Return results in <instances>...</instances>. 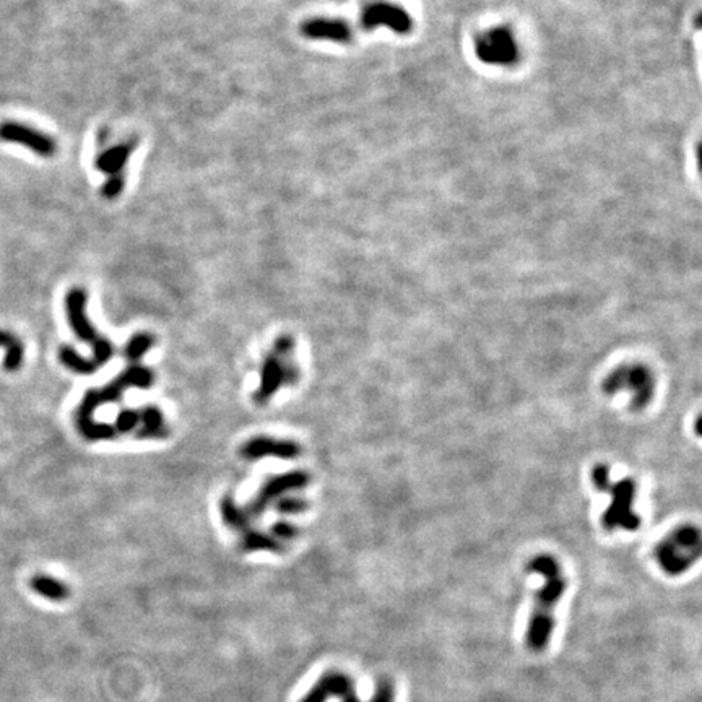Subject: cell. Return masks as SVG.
Returning <instances> with one entry per match:
<instances>
[{
  "mask_svg": "<svg viewBox=\"0 0 702 702\" xmlns=\"http://www.w3.org/2000/svg\"><path fill=\"white\" fill-rule=\"evenodd\" d=\"M133 150H136V142H126L117 147L109 148V150H106L98 156V160H96V168H98L101 172L109 176L121 174L124 166L127 165L129 160H131Z\"/></svg>",
  "mask_w": 702,
  "mask_h": 702,
  "instance_id": "cell-12",
  "label": "cell"
},
{
  "mask_svg": "<svg viewBox=\"0 0 702 702\" xmlns=\"http://www.w3.org/2000/svg\"><path fill=\"white\" fill-rule=\"evenodd\" d=\"M0 140L26 147L28 150L36 153L41 158H51L57 152V143L54 138L20 122L0 124Z\"/></svg>",
  "mask_w": 702,
  "mask_h": 702,
  "instance_id": "cell-4",
  "label": "cell"
},
{
  "mask_svg": "<svg viewBox=\"0 0 702 702\" xmlns=\"http://www.w3.org/2000/svg\"><path fill=\"white\" fill-rule=\"evenodd\" d=\"M153 343H155V338L150 334L133 335L126 345V357L132 361H138L152 348Z\"/></svg>",
  "mask_w": 702,
  "mask_h": 702,
  "instance_id": "cell-19",
  "label": "cell"
},
{
  "mask_svg": "<svg viewBox=\"0 0 702 702\" xmlns=\"http://www.w3.org/2000/svg\"><path fill=\"white\" fill-rule=\"evenodd\" d=\"M0 346L7 350V357L6 361H3V368L7 371H17L20 369L23 363V345L22 341L17 338L15 335L8 334L6 330H0Z\"/></svg>",
  "mask_w": 702,
  "mask_h": 702,
  "instance_id": "cell-15",
  "label": "cell"
},
{
  "mask_svg": "<svg viewBox=\"0 0 702 702\" xmlns=\"http://www.w3.org/2000/svg\"><path fill=\"white\" fill-rule=\"evenodd\" d=\"M30 587L33 589V592L51 600V602H64L70 595V589L67 587V584L59 579H54V577L42 574L33 577L30 580Z\"/></svg>",
  "mask_w": 702,
  "mask_h": 702,
  "instance_id": "cell-13",
  "label": "cell"
},
{
  "mask_svg": "<svg viewBox=\"0 0 702 702\" xmlns=\"http://www.w3.org/2000/svg\"><path fill=\"white\" fill-rule=\"evenodd\" d=\"M528 571L543 579V585L535 595L525 631L527 648L533 653H541L550 647L555 631V610L566 592L567 580L562 566L551 555H538L528 562Z\"/></svg>",
  "mask_w": 702,
  "mask_h": 702,
  "instance_id": "cell-1",
  "label": "cell"
},
{
  "mask_svg": "<svg viewBox=\"0 0 702 702\" xmlns=\"http://www.w3.org/2000/svg\"><path fill=\"white\" fill-rule=\"evenodd\" d=\"M272 533L278 538H285V540H290V538L296 537L297 528L290 522H277L275 525L272 527Z\"/></svg>",
  "mask_w": 702,
  "mask_h": 702,
  "instance_id": "cell-24",
  "label": "cell"
},
{
  "mask_svg": "<svg viewBox=\"0 0 702 702\" xmlns=\"http://www.w3.org/2000/svg\"><path fill=\"white\" fill-rule=\"evenodd\" d=\"M220 512H221V517H223V522L229 528H233V530L246 532V528L249 527V514L244 512L243 509L239 507L238 504L234 503L229 496L221 499Z\"/></svg>",
  "mask_w": 702,
  "mask_h": 702,
  "instance_id": "cell-14",
  "label": "cell"
},
{
  "mask_svg": "<svg viewBox=\"0 0 702 702\" xmlns=\"http://www.w3.org/2000/svg\"><path fill=\"white\" fill-rule=\"evenodd\" d=\"M293 348H295V340H293L290 335H281L278 336L275 345H273V353L283 359L286 358L288 354H291Z\"/></svg>",
  "mask_w": 702,
  "mask_h": 702,
  "instance_id": "cell-23",
  "label": "cell"
},
{
  "mask_svg": "<svg viewBox=\"0 0 702 702\" xmlns=\"http://www.w3.org/2000/svg\"><path fill=\"white\" fill-rule=\"evenodd\" d=\"M124 187H126V181H124V177L121 174L111 176L108 182L103 186V189H101V194H103L104 199L114 200L122 194Z\"/></svg>",
  "mask_w": 702,
  "mask_h": 702,
  "instance_id": "cell-21",
  "label": "cell"
},
{
  "mask_svg": "<svg viewBox=\"0 0 702 702\" xmlns=\"http://www.w3.org/2000/svg\"><path fill=\"white\" fill-rule=\"evenodd\" d=\"M152 382H153V374H152L150 369L138 366V364H133V366L129 368L127 371H124L121 376L115 377L114 381L109 384V386H106L104 389H99L98 397H99L101 405H103V403L119 400L127 387L145 389L148 386H152Z\"/></svg>",
  "mask_w": 702,
  "mask_h": 702,
  "instance_id": "cell-10",
  "label": "cell"
},
{
  "mask_svg": "<svg viewBox=\"0 0 702 702\" xmlns=\"http://www.w3.org/2000/svg\"><path fill=\"white\" fill-rule=\"evenodd\" d=\"M307 483H309V475L306 472H290L286 475H280V477L270 478L266 484H263L262 489L257 494V498L254 499L251 506H249L247 514H251V516H261L272 499L280 496V494L285 491L304 488Z\"/></svg>",
  "mask_w": 702,
  "mask_h": 702,
  "instance_id": "cell-7",
  "label": "cell"
},
{
  "mask_svg": "<svg viewBox=\"0 0 702 702\" xmlns=\"http://www.w3.org/2000/svg\"><path fill=\"white\" fill-rule=\"evenodd\" d=\"M243 548L246 551H273V553H280L283 548L280 543H278L275 538L267 535V533L262 532H254V530H246L243 535L241 541Z\"/></svg>",
  "mask_w": 702,
  "mask_h": 702,
  "instance_id": "cell-16",
  "label": "cell"
},
{
  "mask_svg": "<svg viewBox=\"0 0 702 702\" xmlns=\"http://www.w3.org/2000/svg\"><path fill=\"white\" fill-rule=\"evenodd\" d=\"M297 377H300L297 369L290 366V364H285V361L272 351L262 364L261 386H259L254 398L257 403H266L280 389V386L285 382H295Z\"/></svg>",
  "mask_w": 702,
  "mask_h": 702,
  "instance_id": "cell-5",
  "label": "cell"
},
{
  "mask_svg": "<svg viewBox=\"0 0 702 702\" xmlns=\"http://www.w3.org/2000/svg\"><path fill=\"white\" fill-rule=\"evenodd\" d=\"M387 26L395 33H408L411 28V18L402 8L391 3H371L363 10L361 26L364 30H374L377 26Z\"/></svg>",
  "mask_w": 702,
  "mask_h": 702,
  "instance_id": "cell-6",
  "label": "cell"
},
{
  "mask_svg": "<svg viewBox=\"0 0 702 702\" xmlns=\"http://www.w3.org/2000/svg\"><path fill=\"white\" fill-rule=\"evenodd\" d=\"M85 306H86L85 290H81V288H74V290H70L69 295L65 297V309L72 330L75 332V335L79 336L80 340L95 346L96 343H99V340L103 338V336H99L98 332H96L93 329V325L90 324L85 312Z\"/></svg>",
  "mask_w": 702,
  "mask_h": 702,
  "instance_id": "cell-8",
  "label": "cell"
},
{
  "mask_svg": "<svg viewBox=\"0 0 702 702\" xmlns=\"http://www.w3.org/2000/svg\"><path fill=\"white\" fill-rule=\"evenodd\" d=\"M307 506H309V504L301 498H283L280 499V503L277 504V509L278 512L281 514H297L304 512Z\"/></svg>",
  "mask_w": 702,
  "mask_h": 702,
  "instance_id": "cell-22",
  "label": "cell"
},
{
  "mask_svg": "<svg viewBox=\"0 0 702 702\" xmlns=\"http://www.w3.org/2000/svg\"><path fill=\"white\" fill-rule=\"evenodd\" d=\"M140 421V413L136 410H122L115 420V431L117 432H129L138 425Z\"/></svg>",
  "mask_w": 702,
  "mask_h": 702,
  "instance_id": "cell-20",
  "label": "cell"
},
{
  "mask_svg": "<svg viewBox=\"0 0 702 702\" xmlns=\"http://www.w3.org/2000/svg\"><path fill=\"white\" fill-rule=\"evenodd\" d=\"M332 696L340 697L341 702H361L357 694L354 681L343 671H327L301 702H327ZM369 702H395V689L391 680L381 678L376 685L373 699Z\"/></svg>",
  "mask_w": 702,
  "mask_h": 702,
  "instance_id": "cell-2",
  "label": "cell"
},
{
  "mask_svg": "<svg viewBox=\"0 0 702 702\" xmlns=\"http://www.w3.org/2000/svg\"><path fill=\"white\" fill-rule=\"evenodd\" d=\"M477 56L487 64L509 65L517 60L519 49L511 31L506 28H496L478 38Z\"/></svg>",
  "mask_w": 702,
  "mask_h": 702,
  "instance_id": "cell-3",
  "label": "cell"
},
{
  "mask_svg": "<svg viewBox=\"0 0 702 702\" xmlns=\"http://www.w3.org/2000/svg\"><path fill=\"white\" fill-rule=\"evenodd\" d=\"M301 447L293 441H277L272 437H254L243 446L241 454L246 459L256 460L262 457H278L283 460L296 459Z\"/></svg>",
  "mask_w": 702,
  "mask_h": 702,
  "instance_id": "cell-9",
  "label": "cell"
},
{
  "mask_svg": "<svg viewBox=\"0 0 702 702\" xmlns=\"http://www.w3.org/2000/svg\"><path fill=\"white\" fill-rule=\"evenodd\" d=\"M302 35L309 40H327L334 42H350L353 30L343 20L334 18H314L301 26Z\"/></svg>",
  "mask_w": 702,
  "mask_h": 702,
  "instance_id": "cell-11",
  "label": "cell"
},
{
  "mask_svg": "<svg viewBox=\"0 0 702 702\" xmlns=\"http://www.w3.org/2000/svg\"><path fill=\"white\" fill-rule=\"evenodd\" d=\"M59 358L60 361L65 364V368H69L74 373L79 374H91L99 368L95 361H90V359H86L81 357V354L76 353L72 346H62L59 351Z\"/></svg>",
  "mask_w": 702,
  "mask_h": 702,
  "instance_id": "cell-18",
  "label": "cell"
},
{
  "mask_svg": "<svg viewBox=\"0 0 702 702\" xmlns=\"http://www.w3.org/2000/svg\"><path fill=\"white\" fill-rule=\"evenodd\" d=\"M140 421L143 423V430L140 431V437H161L166 434L165 426H163V413L156 407H145L140 413Z\"/></svg>",
  "mask_w": 702,
  "mask_h": 702,
  "instance_id": "cell-17",
  "label": "cell"
}]
</instances>
